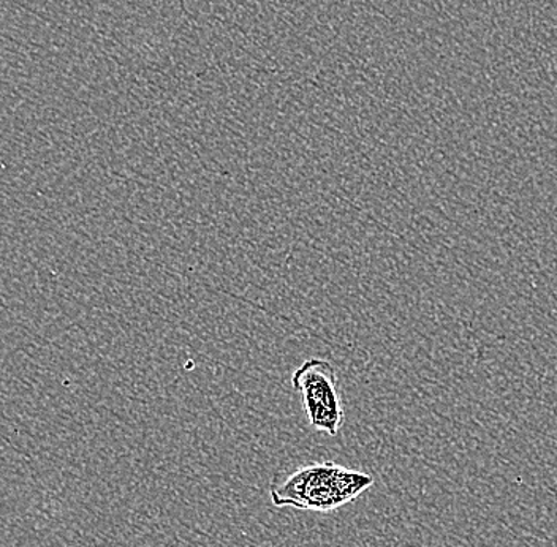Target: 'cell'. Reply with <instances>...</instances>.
<instances>
[{
  "mask_svg": "<svg viewBox=\"0 0 557 547\" xmlns=\"http://www.w3.org/2000/svg\"><path fill=\"white\" fill-rule=\"evenodd\" d=\"M374 478L368 473L346 469L333 462L311 463L292 473L271 489L274 507L296 510H336L368 490Z\"/></svg>",
  "mask_w": 557,
  "mask_h": 547,
  "instance_id": "cell-1",
  "label": "cell"
},
{
  "mask_svg": "<svg viewBox=\"0 0 557 547\" xmlns=\"http://www.w3.org/2000/svg\"><path fill=\"white\" fill-rule=\"evenodd\" d=\"M292 385L301 396L311 426L336 437L344 424V407L334 365L322 358H311L296 369Z\"/></svg>",
  "mask_w": 557,
  "mask_h": 547,
  "instance_id": "cell-2",
  "label": "cell"
}]
</instances>
